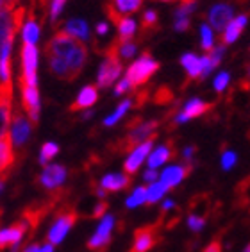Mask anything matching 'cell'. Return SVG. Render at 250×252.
<instances>
[{
    "mask_svg": "<svg viewBox=\"0 0 250 252\" xmlns=\"http://www.w3.org/2000/svg\"><path fill=\"white\" fill-rule=\"evenodd\" d=\"M45 52L50 64V72L62 81L77 79L88 58L84 41L73 38L64 31L56 32V36L45 47Z\"/></svg>",
    "mask_w": 250,
    "mask_h": 252,
    "instance_id": "cell-1",
    "label": "cell"
},
{
    "mask_svg": "<svg viewBox=\"0 0 250 252\" xmlns=\"http://www.w3.org/2000/svg\"><path fill=\"white\" fill-rule=\"evenodd\" d=\"M159 127V122L156 120H150V122H136L134 127H130V131L127 132L125 138H122L115 147H113V151L115 152H130L134 151L136 147L141 145L143 141L147 140H152L157 131Z\"/></svg>",
    "mask_w": 250,
    "mask_h": 252,
    "instance_id": "cell-2",
    "label": "cell"
},
{
    "mask_svg": "<svg viewBox=\"0 0 250 252\" xmlns=\"http://www.w3.org/2000/svg\"><path fill=\"white\" fill-rule=\"evenodd\" d=\"M124 64H122L120 58H118V41L111 45L106 50V58L102 61L100 68H98V75H96V83L100 88H107L115 83L116 79L120 77Z\"/></svg>",
    "mask_w": 250,
    "mask_h": 252,
    "instance_id": "cell-3",
    "label": "cell"
},
{
    "mask_svg": "<svg viewBox=\"0 0 250 252\" xmlns=\"http://www.w3.org/2000/svg\"><path fill=\"white\" fill-rule=\"evenodd\" d=\"M157 68H159L157 61H154L150 54L145 52L138 61H134V63L127 68L125 79L129 81L132 88L143 86V84H147V81H149V79L157 72Z\"/></svg>",
    "mask_w": 250,
    "mask_h": 252,
    "instance_id": "cell-4",
    "label": "cell"
},
{
    "mask_svg": "<svg viewBox=\"0 0 250 252\" xmlns=\"http://www.w3.org/2000/svg\"><path fill=\"white\" fill-rule=\"evenodd\" d=\"M24 15L25 9L18 7V9H0V47L5 41H15L16 31L20 27H24Z\"/></svg>",
    "mask_w": 250,
    "mask_h": 252,
    "instance_id": "cell-5",
    "label": "cell"
},
{
    "mask_svg": "<svg viewBox=\"0 0 250 252\" xmlns=\"http://www.w3.org/2000/svg\"><path fill=\"white\" fill-rule=\"evenodd\" d=\"M38 49L32 43L22 47V77L20 86H38Z\"/></svg>",
    "mask_w": 250,
    "mask_h": 252,
    "instance_id": "cell-6",
    "label": "cell"
},
{
    "mask_svg": "<svg viewBox=\"0 0 250 252\" xmlns=\"http://www.w3.org/2000/svg\"><path fill=\"white\" fill-rule=\"evenodd\" d=\"M32 127H34V122L29 118V115L13 109L11 124H9V136L13 145L24 147L27 143V140L31 138V134H32Z\"/></svg>",
    "mask_w": 250,
    "mask_h": 252,
    "instance_id": "cell-7",
    "label": "cell"
},
{
    "mask_svg": "<svg viewBox=\"0 0 250 252\" xmlns=\"http://www.w3.org/2000/svg\"><path fill=\"white\" fill-rule=\"evenodd\" d=\"M75 220H77V213L73 209L66 208L62 209V211H59L58 219H56V222H54V225L50 227V231L47 234L48 243H52V245L61 243L64 240V236L68 234V231L73 227Z\"/></svg>",
    "mask_w": 250,
    "mask_h": 252,
    "instance_id": "cell-8",
    "label": "cell"
},
{
    "mask_svg": "<svg viewBox=\"0 0 250 252\" xmlns=\"http://www.w3.org/2000/svg\"><path fill=\"white\" fill-rule=\"evenodd\" d=\"M113 225H115V217H113V215H104L100 223H98V229H96L95 234H93V236L90 238V242H88V249L95 252L104 251L111 242Z\"/></svg>",
    "mask_w": 250,
    "mask_h": 252,
    "instance_id": "cell-9",
    "label": "cell"
},
{
    "mask_svg": "<svg viewBox=\"0 0 250 252\" xmlns=\"http://www.w3.org/2000/svg\"><path fill=\"white\" fill-rule=\"evenodd\" d=\"M211 109H213V104H209V102H204V100H200V98H191V100H188L186 106L175 115L173 126L186 124V122L191 120V118L202 117V115H206V113L211 111Z\"/></svg>",
    "mask_w": 250,
    "mask_h": 252,
    "instance_id": "cell-10",
    "label": "cell"
},
{
    "mask_svg": "<svg viewBox=\"0 0 250 252\" xmlns=\"http://www.w3.org/2000/svg\"><path fill=\"white\" fill-rule=\"evenodd\" d=\"M157 231L159 225H145V227L138 229L134 233V242H132L130 252H149L157 243Z\"/></svg>",
    "mask_w": 250,
    "mask_h": 252,
    "instance_id": "cell-11",
    "label": "cell"
},
{
    "mask_svg": "<svg viewBox=\"0 0 250 252\" xmlns=\"http://www.w3.org/2000/svg\"><path fill=\"white\" fill-rule=\"evenodd\" d=\"M13 115V88L11 84H0V138L5 134V129L11 124Z\"/></svg>",
    "mask_w": 250,
    "mask_h": 252,
    "instance_id": "cell-12",
    "label": "cell"
},
{
    "mask_svg": "<svg viewBox=\"0 0 250 252\" xmlns=\"http://www.w3.org/2000/svg\"><path fill=\"white\" fill-rule=\"evenodd\" d=\"M66 181V168L62 165H47L43 170V174L39 175V183L47 189L56 191L61 188V185Z\"/></svg>",
    "mask_w": 250,
    "mask_h": 252,
    "instance_id": "cell-13",
    "label": "cell"
},
{
    "mask_svg": "<svg viewBox=\"0 0 250 252\" xmlns=\"http://www.w3.org/2000/svg\"><path fill=\"white\" fill-rule=\"evenodd\" d=\"M232 15H234V9L232 5L229 4H217L213 5L211 11H209V24L213 25V29H217L218 32L220 31H225V27L232 22Z\"/></svg>",
    "mask_w": 250,
    "mask_h": 252,
    "instance_id": "cell-14",
    "label": "cell"
},
{
    "mask_svg": "<svg viewBox=\"0 0 250 252\" xmlns=\"http://www.w3.org/2000/svg\"><path fill=\"white\" fill-rule=\"evenodd\" d=\"M22 88V106L31 120L36 124L39 118V93L38 86H20Z\"/></svg>",
    "mask_w": 250,
    "mask_h": 252,
    "instance_id": "cell-15",
    "label": "cell"
},
{
    "mask_svg": "<svg viewBox=\"0 0 250 252\" xmlns=\"http://www.w3.org/2000/svg\"><path fill=\"white\" fill-rule=\"evenodd\" d=\"M27 227H31V225L27 223V220L22 219L18 223H15V225L2 229V231H0V251L5 247H9V245H18L22 236H24L25 231H27Z\"/></svg>",
    "mask_w": 250,
    "mask_h": 252,
    "instance_id": "cell-16",
    "label": "cell"
},
{
    "mask_svg": "<svg viewBox=\"0 0 250 252\" xmlns=\"http://www.w3.org/2000/svg\"><path fill=\"white\" fill-rule=\"evenodd\" d=\"M150 151H152V140H147V141H143L141 145L136 147L134 151L130 152L129 158H127V161H125V165H124L125 172H129V174L138 172V168H140L141 163L147 159V156L150 154Z\"/></svg>",
    "mask_w": 250,
    "mask_h": 252,
    "instance_id": "cell-17",
    "label": "cell"
},
{
    "mask_svg": "<svg viewBox=\"0 0 250 252\" xmlns=\"http://www.w3.org/2000/svg\"><path fill=\"white\" fill-rule=\"evenodd\" d=\"M193 165L191 163H188L186 166H168V168L164 170L163 174H161V183H163L166 188H175L177 185H181V181L184 179V177H188L189 175V172H191Z\"/></svg>",
    "mask_w": 250,
    "mask_h": 252,
    "instance_id": "cell-18",
    "label": "cell"
},
{
    "mask_svg": "<svg viewBox=\"0 0 250 252\" xmlns=\"http://www.w3.org/2000/svg\"><path fill=\"white\" fill-rule=\"evenodd\" d=\"M175 158V145H173V141L170 140L168 143H164V145L157 147L149 158V168L156 170L159 168L161 165H164L168 159Z\"/></svg>",
    "mask_w": 250,
    "mask_h": 252,
    "instance_id": "cell-19",
    "label": "cell"
},
{
    "mask_svg": "<svg viewBox=\"0 0 250 252\" xmlns=\"http://www.w3.org/2000/svg\"><path fill=\"white\" fill-rule=\"evenodd\" d=\"M96 100H98V90H96V86L82 88L81 92H79L77 98H75V102L70 106V111L73 113V111H81V109H88V107H92Z\"/></svg>",
    "mask_w": 250,
    "mask_h": 252,
    "instance_id": "cell-20",
    "label": "cell"
},
{
    "mask_svg": "<svg viewBox=\"0 0 250 252\" xmlns=\"http://www.w3.org/2000/svg\"><path fill=\"white\" fill-rule=\"evenodd\" d=\"M247 22H249V16H247V15L236 16V18L232 20L231 24H229V25L225 27L223 34H221V41H223V45H231V43H234L236 39H238V38L241 36L243 29H245Z\"/></svg>",
    "mask_w": 250,
    "mask_h": 252,
    "instance_id": "cell-21",
    "label": "cell"
},
{
    "mask_svg": "<svg viewBox=\"0 0 250 252\" xmlns=\"http://www.w3.org/2000/svg\"><path fill=\"white\" fill-rule=\"evenodd\" d=\"M181 64L184 66V70L188 72V81H200V75H202V58H198L195 54L188 52L181 58Z\"/></svg>",
    "mask_w": 250,
    "mask_h": 252,
    "instance_id": "cell-22",
    "label": "cell"
},
{
    "mask_svg": "<svg viewBox=\"0 0 250 252\" xmlns=\"http://www.w3.org/2000/svg\"><path fill=\"white\" fill-rule=\"evenodd\" d=\"M15 163V152H13V141L9 132H5L0 138V174L7 172Z\"/></svg>",
    "mask_w": 250,
    "mask_h": 252,
    "instance_id": "cell-23",
    "label": "cell"
},
{
    "mask_svg": "<svg viewBox=\"0 0 250 252\" xmlns=\"http://www.w3.org/2000/svg\"><path fill=\"white\" fill-rule=\"evenodd\" d=\"M130 185V177L125 174H107L100 179V186L106 191H120Z\"/></svg>",
    "mask_w": 250,
    "mask_h": 252,
    "instance_id": "cell-24",
    "label": "cell"
},
{
    "mask_svg": "<svg viewBox=\"0 0 250 252\" xmlns=\"http://www.w3.org/2000/svg\"><path fill=\"white\" fill-rule=\"evenodd\" d=\"M62 31L68 32L70 36H73V38L81 39V41H88L90 39V27H88V24L84 20H79V18L68 20Z\"/></svg>",
    "mask_w": 250,
    "mask_h": 252,
    "instance_id": "cell-25",
    "label": "cell"
},
{
    "mask_svg": "<svg viewBox=\"0 0 250 252\" xmlns=\"http://www.w3.org/2000/svg\"><path fill=\"white\" fill-rule=\"evenodd\" d=\"M143 0H113V5H109L111 9H115L120 16L129 15V13H136L140 9Z\"/></svg>",
    "mask_w": 250,
    "mask_h": 252,
    "instance_id": "cell-26",
    "label": "cell"
},
{
    "mask_svg": "<svg viewBox=\"0 0 250 252\" xmlns=\"http://www.w3.org/2000/svg\"><path fill=\"white\" fill-rule=\"evenodd\" d=\"M22 36H24V43L36 45V41L39 39V27H38V24H36V20H34V15H31L29 20L24 24Z\"/></svg>",
    "mask_w": 250,
    "mask_h": 252,
    "instance_id": "cell-27",
    "label": "cell"
},
{
    "mask_svg": "<svg viewBox=\"0 0 250 252\" xmlns=\"http://www.w3.org/2000/svg\"><path fill=\"white\" fill-rule=\"evenodd\" d=\"M116 27H118V34H120V38H118L120 41H130L136 32V22L132 18H127V16H124Z\"/></svg>",
    "mask_w": 250,
    "mask_h": 252,
    "instance_id": "cell-28",
    "label": "cell"
},
{
    "mask_svg": "<svg viewBox=\"0 0 250 252\" xmlns=\"http://www.w3.org/2000/svg\"><path fill=\"white\" fill-rule=\"evenodd\" d=\"M168 191V188L161 183V181H156V183H152V185L147 188V204L149 206H152V204H156L159 199H163L164 197V193Z\"/></svg>",
    "mask_w": 250,
    "mask_h": 252,
    "instance_id": "cell-29",
    "label": "cell"
},
{
    "mask_svg": "<svg viewBox=\"0 0 250 252\" xmlns=\"http://www.w3.org/2000/svg\"><path fill=\"white\" fill-rule=\"evenodd\" d=\"M130 106H132V100H130V98H127V100L120 102V106L116 107L115 113H111L109 117H107L106 120H104V126H106V127H113L116 124V122L120 120V118L125 117V113L129 111Z\"/></svg>",
    "mask_w": 250,
    "mask_h": 252,
    "instance_id": "cell-30",
    "label": "cell"
},
{
    "mask_svg": "<svg viewBox=\"0 0 250 252\" xmlns=\"http://www.w3.org/2000/svg\"><path fill=\"white\" fill-rule=\"evenodd\" d=\"M191 213H207L209 211V195H195L189 202Z\"/></svg>",
    "mask_w": 250,
    "mask_h": 252,
    "instance_id": "cell-31",
    "label": "cell"
},
{
    "mask_svg": "<svg viewBox=\"0 0 250 252\" xmlns=\"http://www.w3.org/2000/svg\"><path fill=\"white\" fill-rule=\"evenodd\" d=\"M138 52V43L136 41H120L118 39V58L122 59H129L132 58L134 54Z\"/></svg>",
    "mask_w": 250,
    "mask_h": 252,
    "instance_id": "cell-32",
    "label": "cell"
},
{
    "mask_svg": "<svg viewBox=\"0 0 250 252\" xmlns=\"http://www.w3.org/2000/svg\"><path fill=\"white\" fill-rule=\"evenodd\" d=\"M59 152V147H58V143H52V141H47L43 147H41V154H39V163L41 165H45L47 166V163L50 159H52L54 156L58 154Z\"/></svg>",
    "mask_w": 250,
    "mask_h": 252,
    "instance_id": "cell-33",
    "label": "cell"
},
{
    "mask_svg": "<svg viewBox=\"0 0 250 252\" xmlns=\"http://www.w3.org/2000/svg\"><path fill=\"white\" fill-rule=\"evenodd\" d=\"M143 202H147V188L138 186V188L132 191V195L127 199V208H138V206Z\"/></svg>",
    "mask_w": 250,
    "mask_h": 252,
    "instance_id": "cell-34",
    "label": "cell"
},
{
    "mask_svg": "<svg viewBox=\"0 0 250 252\" xmlns=\"http://www.w3.org/2000/svg\"><path fill=\"white\" fill-rule=\"evenodd\" d=\"M200 38H202V49L206 50V52H211V50L215 49V38H213V31L209 25L204 24L202 27H200Z\"/></svg>",
    "mask_w": 250,
    "mask_h": 252,
    "instance_id": "cell-35",
    "label": "cell"
},
{
    "mask_svg": "<svg viewBox=\"0 0 250 252\" xmlns=\"http://www.w3.org/2000/svg\"><path fill=\"white\" fill-rule=\"evenodd\" d=\"M236 161H238V156H236V152L223 151V154H221V168L231 170L232 166L236 165Z\"/></svg>",
    "mask_w": 250,
    "mask_h": 252,
    "instance_id": "cell-36",
    "label": "cell"
},
{
    "mask_svg": "<svg viewBox=\"0 0 250 252\" xmlns=\"http://www.w3.org/2000/svg\"><path fill=\"white\" fill-rule=\"evenodd\" d=\"M229 81H231V75H229V72L218 73L217 79H215V90H217L218 93H221L227 86H229Z\"/></svg>",
    "mask_w": 250,
    "mask_h": 252,
    "instance_id": "cell-37",
    "label": "cell"
},
{
    "mask_svg": "<svg viewBox=\"0 0 250 252\" xmlns=\"http://www.w3.org/2000/svg\"><path fill=\"white\" fill-rule=\"evenodd\" d=\"M173 95L172 92H170V88H159L157 92H156V97L154 100L157 102V104H168V102H172Z\"/></svg>",
    "mask_w": 250,
    "mask_h": 252,
    "instance_id": "cell-38",
    "label": "cell"
},
{
    "mask_svg": "<svg viewBox=\"0 0 250 252\" xmlns=\"http://www.w3.org/2000/svg\"><path fill=\"white\" fill-rule=\"evenodd\" d=\"M188 225L191 231H200L206 225V217H198V215H189L188 217Z\"/></svg>",
    "mask_w": 250,
    "mask_h": 252,
    "instance_id": "cell-39",
    "label": "cell"
},
{
    "mask_svg": "<svg viewBox=\"0 0 250 252\" xmlns=\"http://www.w3.org/2000/svg\"><path fill=\"white\" fill-rule=\"evenodd\" d=\"M64 4H66V0H52V5H50V20H52L54 24H56L58 16L61 15Z\"/></svg>",
    "mask_w": 250,
    "mask_h": 252,
    "instance_id": "cell-40",
    "label": "cell"
},
{
    "mask_svg": "<svg viewBox=\"0 0 250 252\" xmlns=\"http://www.w3.org/2000/svg\"><path fill=\"white\" fill-rule=\"evenodd\" d=\"M141 24H143L145 29H152V27H156V24H157V13L149 9L143 15V22H141Z\"/></svg>",
    "mask_w": 250,
    "mask_h": 252,
    "instance_id": "cell-41",
    "label": "cell"
},
{
    "mask_svg": "<svg viewBox=\"0 0 250 252\" xmlns=\"http://www.w3.org/2000/svg\"><path fill=\"white\" fill-rule=\"evenodd\" d=\"M129 90H132V86H130V83L127 81V79H122L120 83L116 84V88H115V95H124V93H127Z\"/></svg>",
    "mask_w": 250,
    "mask_h": 252,
    "instance_id": "cell-42",
    "label": "cell"
},
{
    "mask_svg": "<svg viewBox=\"0 0 250 252\" xmlns=\"http://www.w3.org/2000/svg\"><path fill=\"white\" fill-rule=\"evenodd\" d=\"M107 211V202H100L96 204L95 209H93V217H104Z\"/></svg>",
    "mask_w": 250,
    "mask_h": 252,
    "instance_id": "cell-43",
    "label": "cell"
},
{
    "mask_svg": "<svg viewBox=\"0 0 250 252\" xmlns=\"http://www.w3.org/2000/svg\"><path fill=\"white\" fill-rule=\"evenodd\" d=\"M143 179H145V183H156L157 181V172L156 170H152V168H149L147 172H145V175H143Z\"/></svg>",
    "mask_w": 250,
    "mask_h": 252,
    "instance_id": "cell-44",
    "label": "cell"
},
{
    "mask_svg": "<svg viewBox=\"0 0 250 252\" xmlns=\"http://www.w3.org/2000/svg\"><path fill=\"white\" fill-rule=\"evenodd\" d=\"M204 252H221V242L220 240H213V242L204 249Z\"/></svg>",
    "mask_w": 250,
    "mask_h": 252,
    "instance_id": "cell-45",
    "label": "cell"
},
{
    "mask_svg": "<svg viewBox=\"0 0 250 252\" xmlns=\"http://www.w3.org/2000/svg\"><path fill=\"white\" fill-rule=\"evenodd\" d=\"M195 151H197V147H186V149H184V152H183V158L184 159L188 161V163H189V161H191V158H193V154H195Z\"/></svg>",
    "mask_w": 250,
    "mask_h": 252,
    "instance_id": "cell-46",
    "label": "cell"
},
{
    "mask_svg": "<svg viewBox=\"0 0 250 252\" xmlns=\"http://www.w3.org/2000/svg\"><path fill=\"white\" fill-rule=\"evenodd\" d=\"M107 29H109V27H107L106 22H100V24L96 25V34H98V36H104V34H107Z\"/></svg>",
    "mask_w": 250,
    "mask_h": 252,
    "instance_id": "cell-47",
    "label": "cell"
},
{
    "mask_svg": "<svg viewBox=\"0 0 250 252\" xmlns=\"http://www.w3.org/2000/svg\"><path fill=\"white\" fill-rule=\"evenodd\" d=\"M175 208V202L173 200H164V204H163V213H166V211H170V209H173Z\"/></svg>",
    "mask_w": 250,
    "mask_h": 252,
    "instance_id": "cell-48",
    "label": "cell"
},
{
    "mask_svg": "<svg viewBox=\"0 0 250 252\" xmlns=\"http://www.w3.org/2000/svg\"><path fill=\"white\" fill-rule=\"evenodd\" d=\"M24 252H41V247H39L38 243H32V245H29V247H25Z\"/></svg>",
    "mask_w": 250,
    "mask_h": 252,
    "instance_id": "cell-49",
    "label": "cell"
},
{
    "mask_svg": "<svg viewBox=\"0 0 250 252\" xmlns=\"http://www.w3.org/2000/svg\"><path fill=\"white\" fill-rule=\"evenodd\" d=\"M41 252H54V245L52 243H47V245L41 247Z\"/></svg>",
    "mask_w": 250,
    "mask_h": 252,
    "instance_id": "cell-50",
    "label": "cell"
},
{
    "mask_svg": "<svg viewBox=\"0 0 250 252\" xmlns=\"http://www.w3.org/2000/svg\"><path fill=\"white\" fill-rule=\"evenodd\" d=\"M92 115H93L92 111H86L84 115H82V118H92Z\"/></svg>",
    "mask_w": 250,
    "mask_h": 252,
    "instance_id": "cell-51",
    "label": "cell"
},
{
    "mask_svg": "<svg viewBox=\"0 0 250 252\" xmlns=\"http://www.w3.org/2000/svg\"><path fill=\"white\" fill-rule=\"evenodd\" d=\"M2 189H4V177L0 179V191H2Z\"/></svg>",
    "mask_w": 250,
    "mask_h": 252,
    "instance_id": "cell-52",
    "label": "cell"
},
{
    "mask_svg": "<svg viewBox=\"0 0 250 252\" xmlns=\"http://www.w3.org/2000/svg\"><path fill=\"white\" fill-rule=\"evenodd\" d=\"M243 252H250V243H249V245H247V249H245V251H243Z\"/></svg>",
    "mask_w": 250,
    "mask_h": 252,
    "instance_id": "cell-53",
    "label": "cell"
},
{
    "mask_svg": "<svg viewBox=\"0 0 250 252\" xmlns=\"http://www.w3.org/2000/svg\"><path fill=\"white\" fill-rule=\"evenodd\" d=\"M249 79H250V66H249Z\"/></svg>",
    "mask_w": 250,
    "mask_h": 252,
    "instance_id": "cell-54",
    "label": "cell"
},
{
    "mask_svg": "<svg viewBox=\"0 0 250 252\" xmlns=\"http://www.w3.org/2000/svg\"><path fill=\"white\" fill-rule=\"evenodd\" d=\"M45 4V0H41V5H43Z\"/></svg>",
    "mask_w": 250,
    "mask_h": 252,
    "instance_id": "cell-55",
    "label": "cell"
},
{
    "mask_svg": "<svg viewBox=\"0 0 250 252\" xmlns=\"http://www.w3.org/2000/svg\"><path fill=\"white\" fill-rule=\"evenodd\" d=\"M240 2H245V0H240Z\"/></svg>",
    "mask_w": 250,
    "mask_h": 252,
    "instance_id": "cell-56",
    "label": "cell"
}]
</instances>
